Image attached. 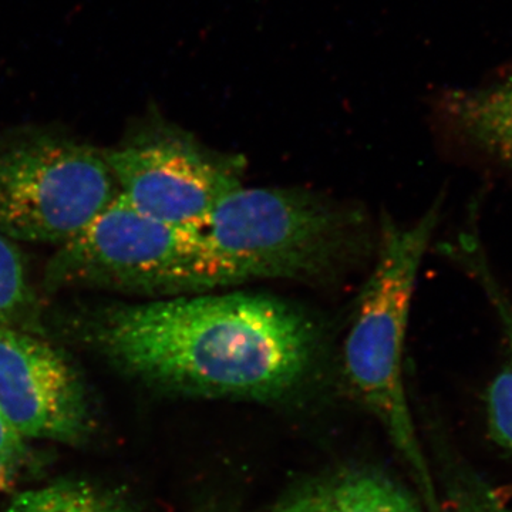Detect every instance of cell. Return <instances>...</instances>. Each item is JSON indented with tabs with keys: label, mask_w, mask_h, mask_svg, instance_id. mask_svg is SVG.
Listing matches in <instances>:
<instances>
[{
	"label": "cell",
	"mask_w": 512,
	"mask_h": 512,
	"mask_svg": "<svg viewBox=\"0 0 512 512\" xmlns=\"http://www.w3.org/2000/svg\"><path fill=\"white\" fill-rule=\"evenodd\" d=\"M79 330L131 375L214 399H285L311 382L325 348L322 325L306 309L252 293L114 303Z\"/></svg>",
	"instance_id": "1"
},
{
	"label": "cell",
	"mask_w": 512,
	"mask_h": 512,
	"mask_svg": "<svg viewBox=\"0 0 512 512\" xmlns=\"http://www.w3.org/2000/svg\"><path fill=\"white\" fill-rule=\"evenodd\" d=\"M440 215L437 201L409 224L383 217L375 266L343 346V370L353 394L382 424L429 512H441L440 500L407 402L403 356L417 274Z\"/></svg>",
	"instance_id": "2"
},
{
	"label": "cell",
	"mask_w": 512,
	"mask_h": 512,
	"mask_svg": "<svg viewBox=\"0 0 512 512\" xmlns=\"http://www.w3.org/2000/svg\"><path fill=\"white\" fill-rule=\"evenodd\" d=\"M225 286L256 279L325 281L365 251V218L299 188H237L201 228Z\"/></svg>",
	"instance_id": "3"
},
{
	"label": "cell",
	"mask_w": 512,
	"mask_h": 512,
	"mask_svg": "<svg viewBox=\"0 0 512 512\" xmlns=\"http://www.w3.org/2000/svg\"><path fill=\"white\" fill-rule=\"evenodd\" d=\"M45 286L180 296L225 282L201 229L154 220L119 195L92 224L60 245L46 265Z\"/></svg>",
	"instance_id": "4"
},
{
	"label": "cell",
	"mask_w": 512,
	"mask_h": 512,
	"mask_svg": "<svg viewBox=\"0 0 512 512\" xmlns=\"http://www.w3.org/2000/svg\"><path fill=\"white\" fill-rule=\"evenodd\" d=\"M119 197L103 151L46 131L0 137V235L66 244Z\"/></svg>",
	"instance_id": "5"
},
{
	"label": "cell",
	"mask_w": 512,
	"mask_h": 512,
	"mask_svg": "<svg viewBox=\"0 0 512 512\" xmlns=\"http://www.w3.org/2000/svg\"><path fill=\"white\" fill-rule=\"evenodd\" d=\"M103 154L130 207L178 227L201 229L211 211L244 185V158L205 146L157 116Z\"/></svg>",
	"instance_id": "6"
},
{
	"label": "cell",
	"mask_w": 512,
	"mask_h": 512,
	"mask_svg": "<svg viewBox=\"0 0 512 512\" xmlns=\"http://www.w3.org/2000/svg\"><path fill=\"white\" fill-rule=\"evenodd\" d=\"M0 416L22 437L73 441L86 397L62 353L29 330L0 326Z\"/></svg>",
	"instance_id": "7"
},
{
	"label": "cell",
	"mask_w": 512,
	"mask_h": 512,
	"mask_svg": "<svg viewBox=\"0 0 512 512\" xmlns=\"http://www.w3.org/2000/svg\"><path fill=\"white\" fill-rule=\"evenodd\" d=\"M439 116L454 150L468 163L512 178V73L476 89L444 94Z\"/></svg>",
	"instance_id": "8"
},
{
	"label": "cell",
	"mask_w": 512,
	"mask_h": 512,
	"mask_svg": "<svg viewBox=\"0 0 512 512\" xmlns=\"http://www.w3.org/2000/svg\"><path fill=\"white\" fill-rule=\"evenodd\" d=\"M451 252L480 285L500 330L503 355L485 394V416L490 439L512 458V296L490 264L476 224L461 235Z\"/></svg>",
	"instance_id": "9"
},
{
	"label": "cell",
	"mask_w": 512,
	"mask_h": 512,
	"mask_svg": "<svg viewBox=\"0 0 512 512\" xmlns=\"http://www.w3.org/2000/svg\"><path fill=\"white\" fill-rule=\"evenodd\" d=\"M275 512H424L392 480L375 471H345L291 495Z\"/></svg>",
	"instance_id": "10"
},
{
	"label": "cell",
	"mask_w": 512,
	"mask_h": 512,
	"mask_svg": "<svg viewBox=\"0 0 512 512\" xmlns=\"http://www.w3.org/2000/svg\"><path fill=\"white\" fill-rule=\"evenodd\" d=\"M6 512H123L109 495L74 481L19 494Z\"/></svg>",
	"instance_id": "11"
},
{
	"label": "cell",
	"mask_w": 512,
	"mask_h": 512,
	"mask_svg": "<svg viewBox=\"0 0 512 512\" xmlns=\"http://www.w3.org/2000/svg\"><path fill=\"white\" fill-rule=\"evenodd\" d=\"M35 308L22 255L10 239L0 235V326L28 330Z\"/></svg>",
	"instance_id": "12"
},
{
	"label": "cell",
	"mask_w": 512,
	"mask_h": 512,
	"mask_svg": "<svg viewBox=\"0 0 512 512\" xmlns=\"http://www.w3.org/2000/svg\"><path fill=\"white\" fill-rule=\"evenodd\" d=\"M447 511L512 512V504L476 471L456 464L447 476Z\"/></svg>",
	"instance_id": "13"
},
{
	"label": "cell",
	"mask_w": 512,
	"mask_h": 512,
	"mask_svg": "<svg viewBox=\"0 0 512 512\" xmlns=\"http://www.w3.org/2000/svg\"><path fill=\"white\" fill-rule=\"evenodd\" d=\"M25 456L23 437L0 416V493L15 485Z\"/></svg>",
	"instance_id": "14"
},
{
	"label": "cell",
	"mask_w": 512,
	"mask_h": 512,
	"mask_svg": "<svg viewBox=\"0 0 512 512\" xmlns=\"http://www.w3.org/2000/svg\"><path fill=\"white\" fill-rule=\"evenodd\" d=\"M211 512H218V511H211Z\"/></svg>",
	"instance_id": "15"
}]
</instances>
